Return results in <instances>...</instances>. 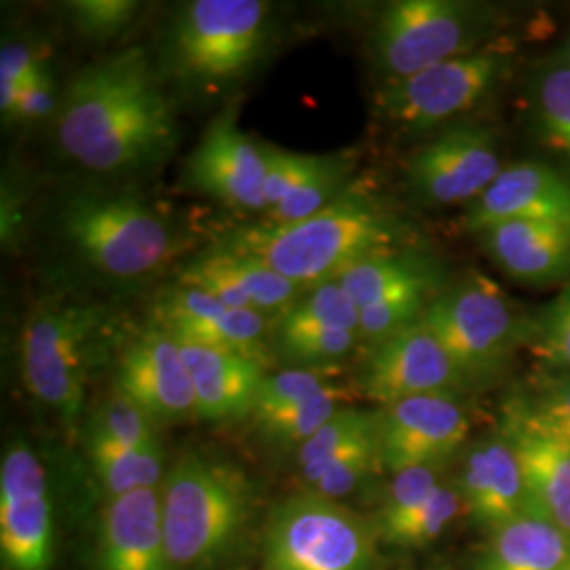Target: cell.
<instances>
[{
  "mask_svg": "<svg viewBox=\"0 0 570 570\" xmlns=\"http://www.w3.org/2000/svg\"><path fill=\"white\" fill-rule=\"evenodd\" d=\"M58 140L72 161L102 174L169 155L178 125L144 49H125L82 68L63 96Z\"/></svg>",
  "mask_w": 570,
  "mask_h": 570,
  "instance_id": "cell-1",
  "label": "cell"
},
{
  "mask_svg": "<svg viewBox=\"0 0 570 570\" xmlns=\"http://www.w3.org/2000/svg\"><path fill=\"white\" fill-rule=\"evenodd\" d=\"M397 242L400 228L381 205L362 193H345L298 223L228 228L218 247L254 256L301 287H315L364 258L393 252Z\"/></svg>",
  "mask_w": 570,
  "mask_h": 570,
  "instance_id": "cell-2",
  "label": "cell"
},
{
  "mask_svg": "<svg viewBox=\"0 0 570 570\" xmlns=\"http://www.w3.org/2000/svg\"><path fill=\"white\" fill-rule=\"evenodd\" d=\"M256 518V494L242 471L186 454L161 484L165 546L174 570H223Z\"/></svg>",
  "mask_w": 570,
  "mask_h": 570,
  "instance_id": "cell-3",
  "label": "cell"
},
{
  "mask_svg": "<svg viewBox=\"0 0 570 570\" xmlns=\"http://www.w3.org/2000/svg\"><path fill=\"white\" fill-rule=\"evenodd\" d=\"M268 13L261 0L188 2L167 41L174 72L207 94L242 81L265 53Z\"/></svg>",
  "mask_w": 570,
  "mask_h": 570,
  "instance_id": "cell-4",
  "label": "cell"
},
{
  "mask_svg": "<svg viewBox=\"0 0 570 570\" xmlns=\"http://www.w3.org/2000/svg\"><path fill=\"white\" fill-rule=\"evenodd\" d=\"M60 226L85 263L121 279L153 273L178 247L164 216L134 195L75 193L61 205Z\"/></svg>",
  "mask_w": 570,
  "mask_h": 570,
  "instance_id": "cell-5",
  "label": "cell"
},
{
  "mask_svg": "<svg viewBox=\"0 0 570 570\" xmlns=\"http://www.w3.org/2000/svg\"><path fill=\"white\" fill-rule=\"evenodd\" d=\"M376 530L348 510L315 492L277 503L265 524V569L376 570Z\"/></svg>",
  "mask_w": 570,
  "mask_h": 570,
  "instance_id": "cell-6",
  "label": "cell"
},
{
  "mask_svg": "<svg viewBox=\"0 0 570 570\" xmlns=\"http://www.w3.org/2000/svg\"><path fill=\"white\" fill-rule=\"evenodd\" d=\"M106 332L102 311L77 303L42 305L21 330L23 381L66 423L81 416L87 376Z\"/></svg>",
  "mask_w": 570,
  "mask_h": 570,
  "instance_id": "cell-7",
  "label": "cell"
},
{
  "mask_svg": "<svg viewBox=\"0 0 570 570\" xmlns=\"http://www.w3.org/2000/svg\"><path fill=\"white\" fill-rule=\"evenodd\" d=\"M421 324L444 346L463 381L499 370L522 334L505 292L484 275H471L438 294Z\"/></svg>",
  "mask_w": 570,
  "mask_h": 570,
  "instance_id": "cell-8",
  "label": "cell"
},
{
  "mask_svg": "<svg viewBox=\"0 0 570 570\" xmlns=\"http://www.w3.org/2000/svg\"><path fill=\"white\" fill-rule=\"evenodd\" d=\"M482 30L478 9L454 0H397L374 30V58L400 81L435 63L475 51Z\"/></svg>",
  "mask_w": 570,
  "mask_h": 570,
  "instance_id": "cell-9",
  "label": "cell"
},
{
  "mask_svg": "<svg viewBox=\"0 0 570 570\" xmlns=\"http://www.w3.org/2000/svg\"><path fill=\"white\" fill-rule=\"evenodd\" d=\"M508 58L494 49H475L435 63L400 81H389L376 96L381 115L410 131L450 121L480 102L503 75Z\"/></svg>",
  "mask_w": 570,
  "mask_h": 570,
  "instance_id": "cell-10",
  "label": "cell"
},
{
  "mask_svg": "<svg viewBox=\"0 0 570 570\" xmlns=\"http://www.w3.org/2000/svg\"><path fill=\"white\" fill-rule=\"evenodd\" d=\"M2 570H53V505L47 469L26 440L0 463Z\"/></svg>",
  "mask_w": 570,
  "mask_h": 570,
  "instance_id": "cell-11",
  "label": "cell"
},
{
  "mask_svg": "<svg viewBox=\"0 0 570 570\" xmlns=\"http://www.w3.org/2000/svg\"><path fill=\"white\" fill-rule=\"evenodd\" d=\"M501 171L494 134L484 127H461L421 148L410 161L407 180L425 204H473Z\"/></svg>",
  "mask_w": 570,
  "mask_h": 570,
  "instance_id": "cell-12",
  "label": "cell"
},
{
  "mask_svg": "<svg viewBox=\"0 0 570 570\" xmlns=\"http://www.w3.org/2000/svg\"><path fill=\"white\" fill-rule=\"evenodd\" d=\"M468 410L452 393L407 397L379 412L381 463L397 473L440 465L468 440Z\"/></svg>",
  "mask_w": 570,
  "mask_h": 570,
  "instance_id": "cell-13",
  "label": "cell"
},
{
  "mask_svg": "<svg viewBox=\"0 0 570 570\" xmlns=\"http://www.w3.org/2000/svg\"><path fill=\"white\" fill-rule=\"evenodd\" d=\"M268 153L239 129L235 110L209 122L186 161L190 188L239 209H266Z\"/></svg>",
  "mask_w": 570,
  "mask_h": 570,
  "instance_id": "cell-14",
  "label": "cell"
},
{
  "mask_svg": "<svg viewBox=\"0 0 570 570\" xmlns=\"http://www.w3.org/2000/svg\"><path fill=\"white\" fill-rule=\"evenodd\" d=\"M461 383L465 381L459 367L421 322L374 345L360 376L362 393L381 406L419 395L452 393Z\"/></svg>",
  "mask_w": 570,
  "mask_h": 570,
  "instance_id": "cell-15",
  "label": "cell"
},
{
  "mask_svg": "<svg viewBox=\"0 0 570 570\" xmlns=\"http://www.w3.org/2000/svg\"><path fill=\"white\" fill-rule=\"evenodd\" d=\"M117 389L157 423L197 416L195 389L183 348L161 327L146 332L125 348L117 370Z\"/></svg>",
  "mask_w": 570,
  "mask_h": 570,
  "instance_id": "cell-16",
  "label": "cell"
},
{
  "mask_svg": "<svg viewBox=\"0 0 570 570\" xmlns=\"http://www.w3.org/2000/svg\"><path fill=\"white\" fill-rule=\"evenodd\" d=\"M508 223L570 226V180L543 164L503 167L497 180L469 205L465 228L484 233Z\"/></svg>",
  "mask_w": 570,
  "mask_h": 570,
  "instance_id": "cell-17",
  "label": "cell"
},
{
  "mask_svg": "<svg viewBox=\"0 0 570 570\" xmlns=\"http://www.w3.org/2000/svg\"><path fill=\"white\" fill-rule=\"evenodd\" d=\"M96 570H174L165 546L161 489L138 490L108 501Z\"/></svg>",
  "mask_w": 570,
  "mask_h": 570,
  "instance_id": "cell-18",
  "label": "cell"
},
{
  "mask_svg": "<svg viewBox=\"0 0 570 570\" xmlns=\"http://www.w3.org/2000/svg\"><path fill=\"white\" fill-rule=\"evenodd\" d=\"M456 489L480 527L501 529L530 513L520 461L503 431L469 450Z\"/></svg>",
  "mask_w": 570,
  "mask_h": 570,
  "instance_id": "cell-19",
  "label": "cell"
},
{
  "mask_svg": "<svg viewBox=\"0 0 570 570\" xmlns=\"http://www.w3.org/2000/svg\"><path fill=\"white\" fill-rule=\"evenodd\" d=\"M178 345L193 381L199 419L225 423L254 414L266 379L261 362L216 346Z\"/></svg>",
  "mask_w": 570,
  "mask_h": 570,
  "instance_id": "cell-20",
  "label": "cell"
},
{
  "mask_svg": "<svg viewBox=\"0 0 570 570\" xmlns=\"http://www.w3.org/2000/svg\"><path fill=\"white\" fill-rule=\"evenodd\" d=\"M492 261L529 284L562 279L570 273V226L508 223L482 233Z\"/></svg>",
  "mask_w": 570,
  "mask_h": 570,
  "instance_id": "cell-21",
  "label": "cell"
},
{
  "mask_svg": "<svg viewBox=\"0 0 570 570\" xmlns=\"http://www.w3.org/2000/svg\"><path fill=\"white\" fill-rule=\"evenodd\" d=\"M501 431L518 454L530 513L541 515L570 539V450L508 421Z\"/></svg>",
  "mask_w": 570,
  "mask_h": 570,
  "instance_id": "cell-22",
  "label": "cell"
},
{
  "mask_svg": "<svg viewBox=\"0 0 570 570\" xmlns=\"http://www.w3.org/2000/svg\"><path fill=\"white\" fill-rule=\"evenodd\" d=\"M570 539L537 513H524L492 530L478 570H564Z\"/></svg>",
  "mask_w": 570,
  "mask_h": 570,
  "instance_id": "cell-23",
  "label": "cell"
},
{
  "mask_svg": "<svg viewBox=\"0 0 570 570\" xmlns=\"http://www.w3.org/2000/svg\"><path fill=\"white\" fill-rule=\"evenodd\" d=\"M87 452L108 501L138 490L159 489L164 484V452L127 449L96 429L87 431Z\"/></svg>",
  "mask_w": 570,
  "mask_h": 570,
  "instance_id": "cell-24",
  "label": "cell"
},
{
  "mask_svg": "<svg viewBox=\"0 0 570 570\" xmlns=\"http://www.w3.org/2000/svg\"><path fill=\"white\" fill-rule=\"evenodd\" d=\"M431 279L435 275L425 261L402 252H385L348 266L334 282L345 289L357 311H364L402 287Z\"/></svg>",
  "mask_w": 570,
  "mask_h": 570,
  "instance_id": "cell-25",
  "label": "cell"
},
{
  "mask_svg": "<svg viewBox=\"0 0 570 570\" xmlns=\"http://www.w3.org/2000/svg\"><path fill=\"white\" fill-rule=\"evenodd\" d=\"M266 327L265 313L252 308H226L202 322L174 327L167 334L183 345L226 348L265 364Z\"/></svg>",
  "mask_w": 570,
  "mask_h": 570,
  "instance_id": "cell-26",
  "label": "cell"
},
{
  "mask_svg": "<svg viewBox=\"0 0 570 570\" xmlns=\"http://www.w3.org/2000/svg\"><path fill=\"white\" fill-rule=\"evenodd\" d=\"M379 435V412L341 407L324 428L298 446V469L306 487L322 473L332 459Z\"/></svg>",
  "mask_w": 570,
  "mask_h": 570,
  "instance_id": "cell-27",
  "label": "cell"
},
{
  "mask_svg": "<svg viewBox=\"0 0 570 570\" xmlns=\"http://www.w3.org/2000/svg\"><path fill=\"white\" fill-rule=\"evenodd\" d=\"M505 421L570 450V374L551 376L524 397H513Z\"/></svg>",
  "mask_w": 570,
  "mask_h": 570,
  "instance_id": "cell-28",
  "label": "cell"
},
{
  "mask_svg": "<svg viewBox=\"0 0 570 570\" xmlns=\"http://www.w3.org/2000/svg\"><path fill=\"white\" fill-rule=\"evenodd\" d=\"M330 330L360 332V311L336 282L315 285L305 301L285 311L279 322V341Z\"/></svg>",
  "mask_w": 570,
  "mask_h": 570,
  "instance_id": "cell-29",
  "label": "cell"
},
{
  "mask_svg": "<svg viewBox=\"0 0 570 570\" xmlns=\"http://www.w3.org/2000/svg\"><path fill=\"white\" fill-rule=\"evenodd\" d=\"M345 164L334 157L313 155L303 178L292 188L284 202L266 212V223L287 225L298 223L334 204L343 193Z\"/></svg>",
  "mask_w": 570,
  "mask_h": 570,
  "instance_id": "cell-30",
  "label": "cell"
},
{
  "mask_svg": "<svg viewBox=\"0 0 570 570\" xmlns=\"http://www.w3.org/2000/svg\"><path fill=\"white\" fill-rule=\"evenodd\" d=\"M346 389L341 385L326 389L324 393L298 402L294 406L254 416L266 435L279 444H305L327 421L341 410L345 402Z\"/></svg>",
  "mask_w": 570,
  "mask_h": 570,
  "instance_id": "cell-31",
  "label": "cell"
},
{
  "mask_svg": "<svg viewBox=\"0 0 570 570\" xmlns=\"http://www.w3.org/2000/svg\"><path fill=\"white\" fill-rule=\"evenodd\" d=\"M433 285L435 279L407 285L389 294L376 305L360 311V336H364L372 345H379L393 334L419 324L429 303L433 301Z\"/></svg>",
  "mask_w": 570,
  "mask_h": 570,
  "instance_id": "cell-32",
  "label": "cell"
},
{
  "mask_svg": "<svg viewBox=\"0 0 570 570\" xmlns=\"http://www.w3.org/2000/svg\"><path fill=\"white\" fill-rule=\"evenodd\" d=\"M534 115L543 140L570 159V66L543 70L534 94Z\"/></svg>",
  "mask_w": 570,
  "mask_h": 570,
  "instance_id": "cell-33",
  "label": "cell"
},
{
  "mask_svg": "<svg viewBox=\"0 0 570 570\" xmlns=\"http://www.w3.org/2000/svg\"><path fill=\"white\" fill-rule=\"evenodd\" d=\"M157 421L142 407L117 391L96 410L89 429H96L127 449L138 452H164L157 435Z\"/></svg>",
  "mask_w": 570,
  "mask_h": 570,
  "instance_id": "cell-34",
  "label": "cell"
},
{
  "mask_svg": "<svg viewBox=\"0 0 570 570\" xmlns=\"http://www.w3.org/2000/svg\"><path fill=\"white\" fill-rule=\"evenodd\" d=\"M463 508H465V501L459 489L442 482L419 510L383 539L400 548H423L433 543L435 539H440L444 530L459 518Z\"/></svg>",
  "mask_w": 570,
  "mask_h": 570,
  "instance_id": "cell-35",
  "label": "cell"
},
{
  "mask_svg": "<svg viewBox=\"0 0 570 570\" xmlns=\"http://www.w3.org/2000/svg\"><path fill=\"white\" fill-rule=\"evenodd\" d=\"M376 468H383L379 435L332 459L308 489L332 501H341L364 487V482Z\"/></svg>",
  "mask_w": 570,
  "mask_h": 570,
  "instance_id": "cell-36",
  "label": "cell"
},
{
  "mask_svg": "<svg viewBox=\"0 0 570 570\" xmlns=\"http://www.w3.org/2000/svg\"><path fill=\"white\" fill-rule=\"evenodd\" d=\"M440 484L442 482L438 465L410 468L393 473V480L379 511V534L385 537L391 530L397 529L428 501Z\"/></svg>",
  "mask_w": 570,
  "mask_h": 570,
  "instance_id": "cell-37",
  "label": "cell"
},
{
  "mask_svg": "<svg viewBox=\"0 0 570 570\" xmlns=\"http://www.w3.org/2000/svg\"><path fill=\"white\" fill-rule=\"evenodd\" d=\"M334 385H336L334 372L322 366L266 374L254 416H263L268 412L294 406L298 402H305L308 397L324 393L326 389L334 387Z\"/></svg>",
  "mask_w": 570,
  "mask_h": 570,
  "instance_id": "cell-38",
  "label": "cell"
},
{
  "mask_svg": "<svg viewBox=\"0 0 570 570\" xmlns=\"http://www.w3.org/2000/svg\"><path fill=\"white\" fill-rule=\"evenodd\" d=\"M534 332V353L551 370L570 374V287L548 306Z\"/></svg>",
  "mask_w": 570,
  "mask_h": 570,
  "instance_id": "cell-39",
  "label": "cell"
},
{
  "mask_svg": "<svg viewBox=\"0 0 570 570\" xmlns=\"http://www.w3.org/2000/svg\"><path fill=\"white\" fill-rule=\"evenodd\" d=\"M138 11L131 0H79L70 2V13L82 35L91 39H110L122 32Z\"/></svg>",
  "mask_w": 570,
  "mask_h": 570,
  "instance_id": "cell-40",
  "label": "cell"
},
{
  "mask_svg": "<svg viewBox=\"0 0 570 570\" xmlns=\"http://www.w3.org/2000/svg\"><path fill=\"white\" fill-rule=\"evenodd\" d=\"M360 332H348V330H330V332H315V334H306L298 338H289V341H279V345L284 346L285 353L294 360H303V362H334L345 357L346 353L353 351V346L357 343Z\"/></svg>",
  "mask_w": 570,
  "mask_h": 570,
  "instance_id": "cell-41",
  "label": "cell"
},
{
  "mask_svg": "<svg viewBox=\"0 0 570 570\" xmlns=\"http://www.w3.org/2000/svg\"><path fill=\"white\" fill-rule=\"evenodd\" d=\"M266 153H268V165H266L265 199L266 212H268L292 193V188L303 178L313 155L287 153L275 146H266Z\"/></svg>",
  "mask_w": 570,
  "mask_h": 570,
  "instance_id": "cell-42",
  "label": "cell"
},
{
  "mask_svg": "<svg viewBox=\"0 0 570 570\" xmlns=\"http://www.w3.org/2000/svg\"><path fill=\"white\" fill-rule=\"evenodd\" d=\"M47 75L45 61L26 42H4L0 53V87L21 89Z\"/></svg>",
  "mask_w": 570,
  "mask_h": 570,
  "instance_id": "cell-43",
  "label": "cell"
},
{
  "mask_svg": "<svg viewBox=\"0 0 570 570\" xmlns=\"http://www.w3.org/2000/svg\"><path fill=\"white\" fill-rule=\"evenodd\" d=\"M53 108H56V89L47 72L41 79L21 87L16 106L9 112V119L35 121V119L47 117Z\"/></svg>",
  "mask_w": 570,
  "mask_h": 570,
  "instance_id": "cell-44",
  "label": "cell"
},
{
  "mask_svg": "<svg viewBox=\"0 0 570 570\" xmlns=\"http://www.w3.org/2000/svg\"><path fill=\"white\" fill-rule=\"evenodd\" d=\"M564 63H567V66H570V41L569 47H567V60H564Z\"/></svg>",
  "mask_w": 570,
  "mask_h": 570,
  "instance_id": "cell-45",
  "label": "cell"
},
{
  "mask_svg": "<svg viewBox=\"0 0 570 570\" xmlns=\"http://www.w3.org/2000/svg\"><path fill=\"white\" fill-rule=\"evenodd\" d=\"M564 570H570V564H569V567H567V569H564Z\"/></svg>",
  "mask_w": 570,
  "mask_h": 570,
  "instance_id": "cell-46",
  "label": "cell"
},
{
  "mask_svg": "<svg viewBox=\"0 0 570 570\" xmlns=\"http://www.w3.org/2000/svg\"><path fill=\"white\" fill-rule=\"evenodd\" d=\"M263 570H268V569H263Z\"/></svg>",
  "mask_w": 570,
  "mask_h": 570,
  "instance_id": "cell-47",
  "label": "cell"
}]
</instances>
